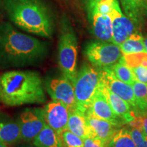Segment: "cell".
Here are the masks:
<instances>
[{
    "label": "cell",
    "mask_w": 147,
    "mask_h": 147,
    "mask_svg": "<svg viewBox=\"0 0 147 147\" xmlns=\"http://www.w3.org/2000/svg\"><path fill=\"white\" fill-rule=\"evenodd\" d=\"M3 2H4V0H0V14H1L3 9H4L3 8Z\"/></svg>",
    "instance_id": "30"
},
{
    "label": "cell",
    "mask_w": 147,
    "mask_h": 147,
    "mask_svg": "<svg viewBox=\"0 0 147 147\" xmlns=\"http://www.w3.org/2000/svg\"><path fill=\"white\" fill-rule=\"evenodd\" d=\"M48 54L47 43L20 32L8 22L0 23V66L22 67L42 61Z\"/></svg>",
    "instance_id": "1"
},
{
    "label": "cell",
    "mask_w": 147,
    "mask_h": 147,
    "mask_svg": "<svg viewBox=\"0 0 147 147\" xmlns=\"http://www.w3.org/2000/svg\"><path fill=\"white\" fill-rule=\"evenodd\" d=\"M98 69L100 73L101 83L127 102L136 114L140 116L132 86L117 78L110 67Z\"/></svg>",
    "instance_id": "10"
},
{
    "label": "cell",
    "mask_w": 147,
    "mask_h": 147,
    "mask_svg": "<svg viewBox=\"0 0 147 147\" xmlns=\"http://www.w3.org/2000/svg\"><path fill=\"white\" fill-rule=\"evenodd\" d=\"M108 147H136L132 139L129 129H119L108 143Z\"/></svg>",
    "instance_id": "22"
},
{
    "label": "cell",
    "mask_w": 147,
    "mask_h": 147,
    "mask_svg": "<svg viewBox=\"0 0 147 147\" xmlns=\"http://www.w3.org/2000/svg\"><path fill=\"white\" fill-rule=\"evenodd\" d=\"M64 147H84L83 140L68 129L61 135Z\"/></svg>",
    "instance_id": "24"
},
{
    "label": "cell",
    "mask_w": 147,
    "mask_h": 147,
    "mask_svg": "<svg viewBox=\"0 0 147 147\" xmlns=\"http://www.w3.org/2000/svg\"><path fill=\"white\" fill-rule=\"evenodd\" d=\"M88 126L91 136L100 139L106 145L108 143L119 129L109 121L100 119L89 113H86Z\"/></svg>",
    "instance_id": "14"
},
{
    "label": "cell",
    "mask_w": 147,
    "mask_h": 147,
    "mask_svg": "<svg viewBox=\"0 0 147 147\" xmlns=\"http://www.w3.org/2000/svg\"><path fill=\"white\" fill-rule=\"evenodd\" d=\"M112 20L113 42L119 46L129 37L140 32V26L123 13L118 0H115L110 13Z\"/></svg>",
    "instance_id": "8"
},
{
    "label": "cell",
    "mask_w": 147,
    "mask_h": 147,
    "mask_svg": "<svg viewBox=\"0 0 147 147\" xmlns=\"http://www.w3.org/2000/svg\"><path fill=\"white\" fill-rule=\"evenodd\" d=\"M43 109L46 123L61 136L63 131L67 129L69 116L68 108L61 102L53 100Z\"/></svg>",
    "instance_id": "12"
},
{
    "label": "cell",
    "mask_w": 147,
    "mask_h": 147,
    "mask_svg": "<svg viewBox=\"0 0 147 147\" xmlns=\"http://www.w3.org/2000/svg\"><path fill=\"white\" fill-rule=\"evenodd\" d=\"M1 101L8 106L40 104L46 101L43 81L39 74L12 70L1 76Z\"/></svg>",
    "instance_id": "3"
},
{
    "label": "cell",
    "mask_w": 147,
    "mask_h": 147,
    "mask_svg": "<svg viewBox=\"0 0 147 147\" xmlns=\"http://www.w3.org/2000/svg\"><path fill=\"white\" fill-rule=\"evenodd\" d=\"M110 68L117 78L127 84L132 85L136 80L131 69L121 59Z\"/></svg>",
    "instance_id": "23"
},
{
    "label": "cell",
    "mask_w": 147,
    "mask_h": 147,
    "mask_svg": "<svg viewBox=\"0 0 147 147\" xmlns=\"http://www.w3.org/2000/svg\"><path fill=\"white\" fill-rule=\"evenodd\" d=\"M133 71L137 80L147 84V67L142 65H137L129 67Z\"/></svg>",
    "instance_id": "26"
},
{
    "label": "cell",
    "mask_w": 147,
    "mask_h": 147,
    "mask_svg": "<svg viewBox=\"0 0 147 147\" xmlns=\"http://www.w3.org/2000/svg\"><path fill=\"white\" fill-rule=\"evenodd\" d=\"M3 8L18 28L42 38L53 36L55 22L52 11L43 0H4Z\"/></svg>",
    "instance_id": "2"
},
{
    "label": "cell",
    "mask_w": 147,
    "mask_h": 147,
    "mask_svg": "<svg viewBox=\"0 0 147 147\" xmlns=\"http://www.w3.org/2000/svg\"><path fill=\"white\" fill-rule=\"evenodd\" d=\"M0 147H7V145L5 143L1 142V141H0Z\"/></svg>",
    "instance_id": "31"
},
{
    "label": "cell",
    "mask_w": 147,
    "mask_h": 147,
    "mask_svg": "<svg viewBox=\"0 0 147 147\" xmlns=\"http://www.w3.org/2000/svg\"><path fill=\"white\" fill-rule=\"evenodd\" d=\"M140 115H146L147 113V84L136 80L132 84Z\"/></svg>",
    "instance_id": "21"
},
{
    "label": "cell",
    "mask_w": 147,
    "mask_h": 147,
    "mask_svg": "<svg viewBox=\"0 0 147 147\" xmlns=\"http://www.w3.org/2000/svg\"><path fill=\"white\" fill-rule=\"evenodd\" d=\"M21 139V129L16 121L4 114H0V141L14 144Z\"/></svg>",
    "instance_id": "16"
},
{
    "label": "cell",
    "mask_w": 147,
    "mask_h": 147,
    "mask_svg": "<svg viewBox=\"0 0 147 147\" xmlns=\"http://www.w3.org/2000/svg\"><path fill=\"white\" fill-rule=\"evenodd\" d=\"M140 121H141V127H142L143 131L146 134L147 136V116L142 115L140 116Z\"/></svg>",
    "instance_id": "28"
},
{
    "label": "cell",
    "mask_w": 147,
    "mask_h": 147,
    "mask_svg": "<svg viewBox=\"0 0 147 147\" xmlns=\"http://www.w3.org/2000/svg\"><path fill=\"white\" fill-rule=\"evenodd\" d=\"M36 147H64L61 138L47 124L33 140Z\"/></svg>",
    "instance_id": "18"
},
{
    "label": "cell",
    "mask_w": 147,
    "mask_h": 147,
    "mask_svg": "<svg viewBox=\"0 0 147 147\" xmlns=\"http://www.w3.org/2000/svg\"><path fill=\"white\" fill-rule=\"evenodd\" d=\"M115 0H83L92 34L97 40L113 42L110 13Z\"/></svg>",
    "instance_id": "5"
},
{
    "label": "cell",
    "mask_w": 147,
    "mask_h": 147,
    "mask_svg": "<svg viewBox=\"0 0 147 147\" xmlns=\"http://www.w3.org/2000/svg\"><path fill=\"white\" fill-rule=\"evenodd\" d=\"M47 90L53 100L58 101L68 108L69 111L76 109L74 88L65 76L51 78L47 82Z\"/></svg>",
    "instance_id": "11"
},
{
    "label": "cell",
    "mask_w": 147,
    "mask_h": 147,
    "mask_svg": "<svg viewBox=\"0 0 147 147\" xmlns=\"http://www.w3.org/2000/svg\"><path fill=\"white\" fill-rule=\"evenodd\" d=\"M131 138L136 147H147V136L142 127H131L129 129Z\"/></svg>",
    "instance_id": "25"
},
{
    "label": "cell",
    "mask_w": 147,
    "mask_h": 147,
    "mask_svg": "<svg viewBox=\"0 0 147 147\" xmlns=\"http://www.w3.org/2000/svg\"><path fill=\"white\" fill-rule=\"evenodd\" d=\"M78 57V41L71 23L65 16L61 21L58 45V63L63 76L74 84L76 80Z\"/></svg>",
    "instance_id": "4"
},
{
    "label": "cell",
    "mask_w": 147,
    "mask_h": 147,
    "mask_svg": "<svg viewBox=\"0 0 147 147\" xmlns=\"http://www.w3.org/2000/svg\"><path fill=\"white\" fill-rule=\"evenodd\" d=\"M84 147H108L100 139L94 136H89L83 140Z\"/></svg>",
    "instance_id": "27"
},
{
    "label": "cell",
    "mask_w": 147,
    "mask_h": 147,
    "mask_svg": "<svg viewBox=\"0 0 147 147\" xmlns=\"http://www.w3.org/2000/svg\"><path fill=\"white\" fill-rule=\"evenodd\" d=\"M100 70L84 63L74 82L76 109L86 114L100 85Z\"/></svg>",
    "instance_id": "6"
},
{
    "label": "cell",
    "mask_w": 147,
    "mask_h": 147,
    "mask_svg": "<svg viewBox=\"0 0 147 147\" xmlns=\"http://www.w3.org/2000/svg\"><path fill=\"white\" fill-rule=\"evenodd\" d=\"M84 54L90 63L97 69L112 67L123 57L119 46L113 42L99 40L88 42L84 47Z\"/></svg>",
    "instance_id": "7"
},
{
    "label": "cell",
    "mask_w": 147,
    "mask_h": 147,
    "mask_svg": "<svg viewBox=\"0 0 147 147\" xmlns=\"http://www.w3.org/2000/svg\"><path fill=\"white\" fill-rule=\"evenodd\" d=\"M23 147H32V146H23Z\"/></svg>",
    "instance_id": "33"
},
{
    "label": "cell",
    "mask_w": 147,
    "mask_h": 147,
    "mask_svg": "<svg viewBox=\"0 0 147 147\" xmlns=\"http://www.w3.org/2000/svg\"><path fill=\"white\" fill-rule=\"evenodd\" d=\"M123 55L146 53L144 45V37L140 32L136 33L129 37L125 41L119 45Z\"/></svg>",
    "instance_id": "20"
},
{
    "label": "cell",
    "mask_w": 147,
    "mask_h": 147,
    "mask_svg": "<svg viewBox=\"0 0 147 147\" xmlns=\"http://www.w3.org/2000/svg\"><path fill=\"white\" fill-rule=\"evenodd\" d=\"M121 3L125 15L140 26L145 8L144 0H121Z\"/></svg>",
    "instance_id": "19"
},
{
    "label": "cell",
    "mask_w": 147,
    "mask_h": 147,
    "mask_svg": "<svg viewBox=\"0 0 147 147\" xmlns=\"http://www.w3.org/2000/svg\"><path fill=\"white\" fill-rule=\"evenodd\" d=\"M144 45L145 50H146V52L147 53V36L144 37Z\"/></svg>",
    "instance_id": "29"
},
{
    "label": "cell",
    "mask_w": 147,
    "mask_h": 147,
    "mask_svg": "<svg viewBox=\"0 0 147 147\" xmlns=\"http://www.w3.org/2000/svg\"><path fill=\"white\" fill-rule=\"evenodd\" d=\"M87 113H91L100 119L109 121L119 127L126 124L125 121L114 112L105 95L100 89L95 93Z\"/></svg>",
    "instance_id": "13"
},
{
    "label": "cell",
    "mask_w": 147,
    "mask_h": 147,
    "mask_svg": "<svg viewBox=\"0 0 147 147\" xmlns=\"http://www.w3.org/2000/svg\"><path fill=\"white\" fill-rule=\"evenodd\" d=\"M146 116H147V113H146Z\"/></svg>",
    "instance_id": "34"
},
{
    "label": "cell",
    "mask_w": 147,
    "mask_h": 147,
    "mask_svg": "<svg viewBox=\"0 0 147 147\" xmlns=\"http://www.w3.org/2000/svg\"><path fill=\"white\" fill-rule=\"evenodd\" d=\"M18 123L21 129V139L26 142L34 140L47 124L44 117V109L27 108L19 116Z\"/></svg>",
    "instance_id": "9"
},
{
    "label": "cell",
    "mask_w": 147,
    "mask_h": 147,
    "mask_svg": "<svg viewBox=\"0 0 147 147\" xmlns=\"http://www.w3.org/2000/svg\"><path fill=\"white\" fill-rule=\"evenodd\" d=\"M99 89L105 95L114 112L121 119H123L126 123H129L137 117H139L131 109L127 102L108 89L106 86L101 83V81Z\"/></svg>",
    "instance_id": "15"
},
{
    "label": "cell",
    "mask_w": 147,
    "mask_h": 147,
    "mask_svg": "<svg viewBox=\"0 0 147 147\" xmlns=\"http://www.w3.org/2000/svg\"><path fill=\"white\" fill-rule=\"evenodd\" d=\"M67 129L80 137L82 140L91 136L86 114L78 109L69 112Z\"/></svg>",
    "instance_id": "17"
},
{
    "label": "cell",
    "mask_w": 147,
    "mask_h": 147,
    "mask_svg": "<svg viewBox=\"0 0 147 147\" xmlns=\"http://www.w3.org/2000/svg\"><path fill=\"white\" fill-rule=\"evenodd\" d=\"M1 100V77H0V101Z\"/></svg>",
    "instance_id": "32"
}]
</instances>
